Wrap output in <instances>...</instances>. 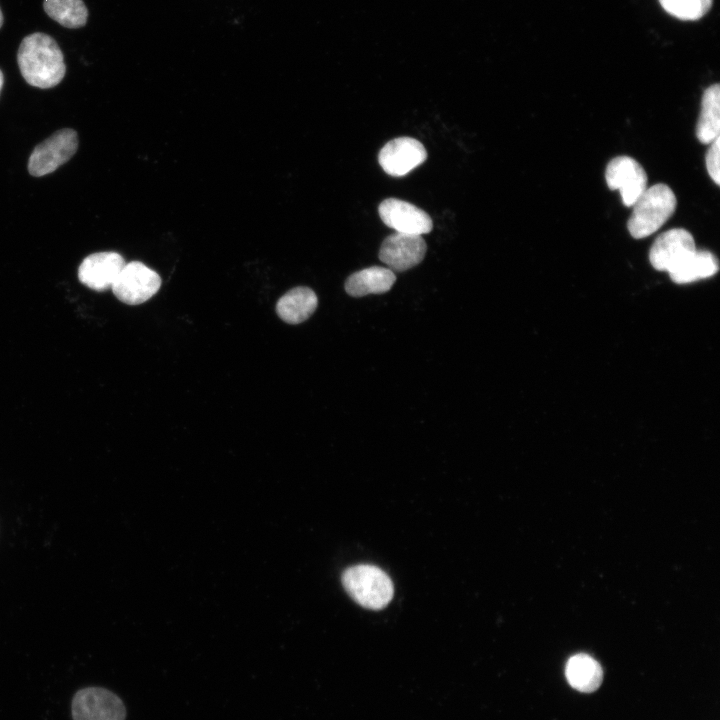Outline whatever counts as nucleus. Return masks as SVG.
<instances>
[{"label": "nucleus", "instance_id": "f257e3e1", "mask_svg": "<svg viewBox=\"0 0 720 720\" xmlns=\"http://www.w3.org/2000/svg\"><path fill=\"white\" fill-rule=\"evenodd\" d=\"M17 62L24 80L42 89L59 84L66 72L58 44L51 36L41 32L24 37L18 49Z\"/></svg>", "mask_w": 720, "mask_h": 720}, {"label": "nucleus", "instance_id": "f03ea898", "mask_svg": "<svg viewBox=\"0 0 720 720\" xmlns=\"http://www.w3.org/2000/svg\"><path fill=\"white\" fill-rule=\"evenodd\" d=\"M676 203L674 192L666 184L647 188L632 206L627 222L631 236L642 239L656 232L673 215Z\"/></svg>", "mask_w": 720, "mask_h": 720}, {"label": "nucleus", "instance_id": "7ed1b4c3", "mask_svg": "<svg viewBox=\"0 0 720 720\" xmlns=\"http://www.w3.org/2000/svg\"><path fill=\"white\" fill-rule=\"evenodd\" d=\"M348 594L361 606L379 610L393 597V583L379 567L360 564L346 569L342 576Z\"/></svg>", "mask_w": 720, "mask_h": 720}, {"label": "nucleus", "instance_id": "20e7f679", "mask_svg": "<svg viewBox=\"0 0 720 720\" xmlns=\"http://www.w3.org/2000/svg\"><path fill=\"white\" fill-rule=\"evenodd\" d=\"M157 272L139 261L125 263L111 289L121 302L139 305L148 301L160 289Z\"/></svg>", "mask_w": 720, "mask_h": 720}, {"label": "nucleus", "instance_id": "39448f33", "mask_svg": "<svg viewBox=\"0 0 720 720\" xmlns=\"http://www.w3.org/2000/svg\"><path fill=\"white\" fill-rule=\"evenodd\" d=\"M77 148V133L69 128L61 129L34 148L28 161V171L35 177L52 173L66 163Z\"/></svg>", "mask_w": 720, "mask_h": 720}, {"label": "nucleus", "instance_id": "423d86ee", "mask_svg": "<svg viewBox=\"0 0 720 720\" xmlns=\"http://www.w3.org/2000/svg\"><path fill=\"white\" fill-rule=\"evenodd\" d=\"M73 720H125L126 708L113 692L101 687H87L76 692L72 700Z\"/></svg>", "mask_w": 720, "mask_h": 720}, {"label": "nucleus", "instance_id": "0eeeda50", "mask_svg": "<svg viewBox=\"0 0 720 720\" xmlns=\"http://www.w3.org/2000/svg\"><path fill=\"white\" fill-rule=\"evenodd\" d=\"M605 179L611 190H619L624 205L631 207L647 189V174L629 156L613 158L607 165Z\"/></svg>", "mask_w": 720, "mask_h": 720}, {"label": "nucleus", "instance_id": "6e6552de", "mask_svg": "<svg viewBox=\"0 0 720 720\" xmlns=\"http://www.w3.org/2000/svg\"><path fill=\"white\" fill-rule=\"evenodd\" d=\"M424 145L411 137H398L387 142L378 154V162L388 175L402 177L425 162Z\"/></svg>", "mask_w": 720, "mask_h": 720}, {"label": "nucleus", "instance_id": "1a4fd4ad", "mask_svg": "<svg viewBox=\"0 0 720 720\" xmlns=\"http://www.w3.org/2000/svg\"><path fill=\"white\" fill-rule=\"evenodd\" d=\"M378 213L383 223L398 233L422 235L433 228L432 219L427 212L397 198L383 200L378 207Z\"/></svg>", "mask_w": 720, "mask_h": 720}, {"label": "nucleus", "instance_id": "9d476101", "mask_svg": "<svg viewBox=\"0 0 720 720\" xmlns=\"http://www.w3.org/2000/svg\"><path fill=\"white\" fill-rule=\"evenodd\" d=\"M426 249L421 235L395 232L382 242L379 259L392 271L403 272L418 265L424 259Z\"/></svg>", "mask_w": 720, "mask_h": 720}, {"label": "nucleus", "instance_id": "9b49d317", "mask_svg": "<svg viewBox=\"0 0 720 720\" xmlns=\"http://www.w3.org/2000/svg\"><path fill=\"white\" fill-rule=\"evenodd\" d=\"M696 250L691 233L674 228L660 234L649 251L651 265L659 271H669Z\"/></svg>", "mask_w": 720, "mask_h": 720}, {"label": "nucleus", "instance_id": "f8f14e48", "mask_svg": "<svg viewBox=\"0 0 720 720\" xmlns=\"http://www.w3.org/2000/svg\"><path fill=\"white\" fill-rule=\"evenodd\" d=\"M124 265L123 257L117 252L93 253L81 262L78 278L92 290L105 291L112 287Z\"/></svg>", "mask_w": 720, "mask_h": 720}, {"label": "nucleus", "instance_id": "ddd939ff", "mask_svg": "<svg viewBox=\"0 0 720 720\" xmlns=\"http://www.w3.org/2000/svg\"><path fill=\"white\" fill-rule=\"evenodd\" d=\"M396 281L394 271L372 266L351 274L345 282V290L352 297L382 294L389 291Z\"/></svg>", "mask_w": 720, "mask_h": 720}, {"label": "nucleus", "instance_id": "4468645a", "mask_svg": "<svg viewBox=\"0 0 720 720\" xmlns=\"http://www.w3.org/2000/svg\"><path fill=\"white\" fill-rule=\"evenodd\" d=\"M318 299L308 287H295L286 292L276 304V313L288 324L306 321L316 310Z\"/></svg>", "mask_w": 720, "mask_h": 720}, {"label": "nucleus", "instance_id": "2eb2a0df", "mask_svg": "<svg viewBox=\"0 0 720 720\" xmlns=\"http://www.w3.org/2000/svg\"><path fill=\"white\" fill-rule=\"evenodd\" d=\"M719 262L716 256L706 250H695L668 271L671 280L677 284H687L699 279L709 278L717 273Z\"/></svg>", "mask_w": 720, "mask_h": 720}, {"label": "nucleus", "instance_id": "dca6fc26", "mask_svg": "<svg viewBox=\"0 0 720 720\" xmlns=\"http://www.w3.org/2000/svg\"><path fill=\"white\" fill-rule=\"evenodd\" d=\"M568 683L576 690L591 693L599 688L603 679L600 664L587 654L572 656L565 668Z\"/></svg>", "mask_w": 720, "mask_h": 720}, {"label": "nucleus", "instance_id": "f3484780", "mask_svg": "<svg viewBox=\"0 0 720 720\" xmlns=\"http://www.w3.org/2000/svg\"><path fill=\"white\" fill-rule=\"evenodd\" d=\"M720 134V86L713 84L703 93L696 136L702 144L712 143Z\"/></svg>", "mask_w": 720, "mask_h": 720}, {"label": "nucleus", "instance_id": "a211bd4d", "mask_svg": "<svg viewBox=\"0 0 720 720\" xmlns=\"http://www.w3.org/2000/svg\"><path fill=\"white\" fill-rule=\"evenodd\" d=\"M43 8L50 18L66 28H80L87 22L88 10L82 0H44Z\"/></svg>", "mask_w": 720, "mask_h": 720}, {"label": "nucleus", "instance_id": "6ab92c4d", "mask_svg": "<svg viewBox=\"0 0 720 720\" xmlns=\"http://www.w3.org/2000/svg\"><path fill=\"white\" fill-rule=\"evenodd\" d=\"M662 8L683 21H695L711 8L712 0H659Z\"/></svg>", "mask_w": 720, "mask_h": 720}, {"label": "nucleus", "instance_id": "aec40b11", "mask_svg": "<svg viewBox=\"0 0 720 720\" xmlns=\"http://www.w3.org/2000/svg\"><path fill=\"white\" fill-rule=\"evenodd\" d=\"M706 154V168L709 176L712 180L719 185L720 184V173H719V153H720V138L717 137L712 143Z\"/></svg>", "mask_w": 720, "mask_h": 720}, {"label": "nucleus", "instance_id": "412c9836", "mask_svg": "<svg viewBox=\"0 0 720 720\" xmlns=\"http://www.w3.org/2000/svg\"><path fill=\"white\" fill-rule=\"evenodd\" d=\"M3 81H4L3 73H2V71L0 70V91H1V88H2V86H3Z\"/></svg>", "mask_w": 720, "mask_h": 720}, {"label": "nucleus", "instance_id": "4be33fe9", "mask_svg": "<svg viewBox=\"0 0 720 720\" xmlns=\"http://www.w3.org/2000/svg\"><path fill=\"white\" fill-rule=\"evenodd\" d=\"M2 24H3V14H2V11H1V9H0V28L2 27Z\"/></svg>", "mask_w": 720, "mask_h": 720}]
</instances>
